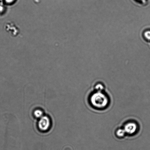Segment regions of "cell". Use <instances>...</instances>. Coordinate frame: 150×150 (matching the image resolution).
I'll list each match as a JSON object with an SVG mask.
<instances>
[{"label":"cell","instance_id":"1","mask_svg":"<svg viewBox=\"0 0 150 150\" xmlns=\"http://www.w3.org/2000/svg\"><path fill=\"white\" fill-rule=\"evenodd\" d=\"M108 98L105 94L98 92L93 95L91 98L92 105L95 108H105L108 103Z\"/></svg>","mask_w":150,"mask_h":150},{"label":"cell","instance_id":"2","mask_svg":"<svg viewBox=\"0 0 150 150\" xmlns=\"http://www.w3.org/2000/svg\"><path fill=\"white\" fill-rule=\"evenodd\" d=\"M51 120L49 117L46 116H43L41 117L38 122V128L41 131H47L50 127Z\"/></svg>","mask_w":150,"mask_h":150},{"label":"cell","instance_id":"3","mask_svg":"<svg viewBox=\"0 0 150 150\" xmlns=\"http://www.w3.org/2000/svg\"><path fill=\"white\" fill-rule=\"evenodd\" d=\"M136 125L134 123H129L125 126V130L127 133H132L134 131L135 129H136Z\"/></svg>","mask_w":150,"mask_h":150},{"label":"cell","instance_id":"4","mask_svg":"<svg viewBox=\"0 0 150 150\" xmlns=\"http://www.w3.org/2000/svg\"><path fill=\"white\" fill-rule=\"evenodd\" d=\"M35 117L37 118H40L43 116V113L42 110L38 109L35 110L34 112Z\"/></svg>","mask_w":150,"mask_h":150},{"label":"cell","instance_id":"5","mask_svg":"<svg viewBox=\"0 0 150 150\" xmlns=\"http://www.w3.org/2000/svg\"><path fill=\"white\" fill-rule=\"evenodd\" d=\"M144 36L146 39L150 40V31L148 30L145 32Z\"/></svg>","mask_w":150,"mask_h":150},{"label":"cell","instance_id":"6","mask_svg":"<svg viewBox=\"0 0 150 150\" xmlns=\"http://www.w3.org/2000/svg\"><path fill=\"white\" fill-rule=\"evenodd\" d=\"M117 132H118V133H117V135H118L119 136H120H120H121V137L123 136V135H124V131H123V130H121V129H120V130H118V131H117Z\"/></svg>","mask_w":150,"mask_h":150},{"label":"cell","instance_id":"7","mask_svg":"<svg viewBox=\"0 0 150 150\" xmlns=\"http://www.w3.org/2000/svg\"><path fill=\"white\" fill-rule=\"evenodd\" d=\"M6 1L7 2H11V1H13L14 0H6Z\"/></svg>","mask_w":150,"mask_h":150},{"label":"cell","instance_id":"8","mask_svg":"<svg viewBox=\"0 0 150 150\" xmlns=\"http://www.w3.org/2000/svg\"><path fill=\"white\" fill-rule=\"evenodd\" d=\"M140 1H142V0H140Z\"/></svg>","mask_w":150,"mask_h":150}]
</instances>
